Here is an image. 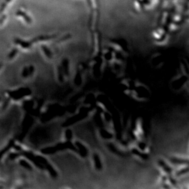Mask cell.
<instances>
[{
    "instance_id": "1",
    "label": "cell",
    "mask_w": 189,
    "mask_h": 189,
    "mask_svg": "<svg viewBox=\"0 0 189 189\" xmlns=\"http://www.w3.org/2000/svg\"><path fill=\"white\" fill-rule=\"evenodd\" d=\"M15 43L24 50H28L32 46L33 43L32 41H28L20 39H16L14 41Z\"/></svg>"
},
{
    "instance_id": "3",
    "label": "cell",
    "mask_w": 189,
    "mask_h": 189,
    "mask_svg": "<svg viewBox=\"0 0 189 189\" xmlns=\"http://www.w3.org/2000/svg\"><path fill=\"white\" fill-rule=\"evenodd\" d=\"M18 53V50L16 48H14L12 50L8 55V59L11 60L14 59L17 56Z\"/></svg>"
},
{
    "instance_id": "4",
    "label": "cell",
    "mask_w": 189,
    "mask_h": 189,
    "mask_svg": "<svg viewBox=\"0 0 189 189\" xmlns=\"http://www.w3.org/2000/svg\"><path fill=\"white\" fill-rule=\"evenodd\" d=\"M12 1V0H5V1L2 4L1 6H0V14L3 13L4 11H5V10L7 7V5H8L9 4H10Z\"/></svg>"
},
{
    "instance_id": "2",
    "label": "cell",
    "mask_w": 189,
    "mask_h": 189,
    "mask_svg": "<svg viewBox=\"0 0 189 189\" xmlns=\"http://www.w3.org/2000/svg\"><path fill=\"white\" fill-rule=\"evenodd\" d=\"M16 15L18 17L22 18V20L24 21L26 23L30 24L32 23V20L31 17L26 13V12H24L23 11L21 10H18L17 12H16Z\"/></svg>"
}]
</instances>
